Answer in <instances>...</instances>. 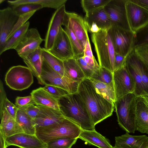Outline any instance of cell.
Instances as JSON below:
<instances>
[{
    "mask_svg": "<svg viewBox=\"0 0 148 148\" xmlns=\"http://www.w3.org/2000/svg\"><path fill=\"white\" fill-rule=\"evenodd\" d=\"M77 92L95 126L112 115L114 104L108 101L96 92L89 78H85L79 83Z\"/></svg>",
    "mask_w": 148,
    "mask_h": 148,
    "instance_id": "cell-1",
    "label": "cell"
},
{
    "mask_svg": "<svg viewBox=\"0 0 148 148\" xmlns=\"http://www.w3.org/2000/svg\"><path fill=\"white\" fill-rule=\"evenodd\" d=\"M58 101L60 110L65 118L76 123L83 130L95 129V126L77 92L68 93Z\"/></svg>",
    "mask_w": 148,
    "mask_h": 148,
    "instance_id": "cell-2",
    "label": "cell"
},
{
    "mask_svg": "<svg viewBox=\"0 0 148 148\" xmlns=\"http://www.w3.org/2000/svg\"><path fill=\"white\" fill-rule=\"evenodd\" d=\"M136 98L134 93H129L116 99L114 103L118 123L129 133L136 131Z\"/></svg>",
    "mask_w": 148,
    "mask_h": 148,
    "instance_id": "cell-3",
    "label": "cell"
},
{
    "mask_svg": "<svg viewBox=\"0 0 148 148\" xmlns=\"http://www.w3.org/2000/svg\"><path fill=\"white\" fill-rule=\"evenodd\" d=\"M91 38L100 67L113 73L116 53L108 29H101L97 33L91 34Z\"/></svg>",
    "mask_w": 148,
    "mask_h": 148,
    "instance_id": "cell-4",
    "label": "cell"
},
{
    "mask_svg": "<svg viewBox=\"0 0 148 148\" xmlns=\"http://www.w3.org/2000/svg\"><path fill=\"white\" fill-rule=\"evenodd\" d=\"M82 130L76 123L65 118L60 123L36 128L35 134L40 140L47 143L60 137H67L78 139Z\"/></svg>",
    "mask_w": 148,
    "mask_h": 148,
    "instance_id": "cell-5",
    "label": "cell"
},
{
    "mask_svg": "<svg viewBox=\"0 0 148 148\" xmlns=\"http://www.w3.org/2000/svg\"><path fill=\"white\" fill-rule=\"evenodd\" d=\"M124 65L134 81L136 97L148 96V71L134 50L127 57Z\"/></svg>",
    "mask_w": 148,
    "mask_h": 148,
    "instance_id": "cell-6",
    "label": "cell"
},
{
    "mask_svg": "<svg viewBox=\"0 0 148 148\" xmlns=\"http://www.w3.org/2000/svg\"><path fill=\"white\" fill-rule=\"evenodd\" d=\"M37 80L40 84L58 87L66 90L69 93L77 92L79 84L69 78L62 77L43 60L41 73Z\"/></svg>",
    "mask_w": 148,
    "mask_h": 148,
    "instance_id": "cell-7",
    "label": "cell"
},
{
    "mask_svg": "<svg viewBox=\"0 0 148 148\" xmlns=\"http://www.w3.org/2000/svg\"><path fill=\"white\" fill-rule=\"evenodd\" d=\"M5 81L11 89L21 91L28 88L33 83V74L27 67L20 65L14 66L7 72Z\"/></svg>",
    "mask_w": 148,
    "mask_h": 148,
    "instance_id": "cell-8",
    "label": "cell"
},
{
    "mask_svg": "<svg viewBox=\"0 0 148 148\" xmlns=\"http://www.w3.org/2000/svg\"><path fill=\"white\" fill-rule=\"evenodd\" d=\"M108 32L115 53L127 57L134 49L135 33L114 26H111Z\"/></svg>",
    "mask_w": 148,
    "mask_h": 148,
    "instance_id": "cell-9",
    "label": "cell"
},
{
    "mask_svg": "<svg viewBox=\"0 0 148 148\" xmlns=\"http://www.w3.org/2000/svg\"><path fill=\"white\" fill-rule=\"evenodd\" d=\"M127 0H110L104 8L110 20L112 26L131 31L127 16Z\"/></svg>",
    "mask_w": 148,
    "mask_h": 148,
    "instance_id": "cell-10",
    "label": "cell"
},
{
    "mask_svg": "<svg viewBox=\"0 0 148 148\" xmlns=\"http://www.w3.org/2000/svg\"><path fill=\"white\" fill-rule=\"evenodd\" d=\"M113 83L116 100L134 92V81L124 64L113 72Z\"/></svg>",
    "mask_w": 148,
    "mask_h": 148,
    "instance_id": "cell-11",
    "label": "cell"
},
{
    "mask_svg": "<svg viewBox=\"0 0 148 148\" xmlns=\"http://www.w3.org/2000/svg\"><path fill=\"white\" fill-rule=\"evenodd\" d=\"M126 9L130 28L134 33L148 23V11L143 7L127 0Z\"/></svg>",
    "mask_w": 148,
    "mask_h": 148,
    "instance_id": "cell-12",
    "label": "cell"
},
{
    "mask_svg": "<svg viewBox=\"0 0 148 148\" xmlns=\"http://www.w3.org/2000/svg\"><path fill=\"white\" fill-rule=\"evenodd\" d=\"M65 4L56 10L52 15L44 39V47L49 50L52 47L62 25L64 26L66 16Z\"/></svg>",
    "mask_w": 148,
    "mask_h": 148,
    "instance_id": "cell-13",
    "label": "cell"
},
{
    "mask_svg": "<svg viewBox=\"0 0 148 148\" xmlns=\"http://www.w3.org/2000/svg\"><path fill=\"white\" fill-rule=\"evenodd\" d=\"M19 17L12 7H8L0 10V53L3 49Z\"/></svg>",
    "mask_w": 148,
    "mask_h": 148,
    "instance_id": "cell-14",
    "label": "cell"
},
{
    "mask_svg": "<svg viewBox=\"0 0 148 148\" xmlns=\"http://www.w3.org/2000/svg\"><path fill=\"white\" fill-rule=\"evenodd\" d=\"M48 51L53 55L63 61L74 58L69 38L62 27L60 30L52 47Z\"/></svg>",
    "mask_w": 148,
    "mask_h": 148,
    "instance_id": "cell-15",
    "label": "cell"
},
{
    "mask_svg": "<svg viewBox=\"0 0 148 148\" xmlns=\"http://www.w3.org/2000/svg\"><path fill=\"white\" fill-rule=\"evenodd\" d=\"M44 40L38 30L35 28L29 29L23 38L15 49L23 59L40 47Z\"/></svg>",
    "mask_w": 148,
    "mask_h": 148,
    "instance_id": "cell-16",
    "label": "cell"
},
{
    "mask_svg": "<svg viewBox=\"0 0 148 148\" xmlns=\"http://www.w3.org/2000/svg\"><path fill=\"white\" fill-rule=\"evenodd\" d=\"M5 145L6 148L14 145L20 148H46L47 143L40 140L36 134L23 132L7 138L5 140Z\"/></svg>",
    "mask_w": 148,
    "mask_h": 148,
    "instance_id": "cell-17",
    "label": "cell"
},
{
    "mask_svg": "<svg viewBox=\"0 0 148 148\" xmlns=\"http://www.w3.org/2000/svg\"><path fill=\"white\" fill-rule=\"evenodd\" d=\"M37 106L40 110L36 118L33 120L36 128L60 123L65 118L60 110L45 106Z\"/></svg>",
    "mask_w": 148,
    "mask_h": 148,
    "instance_id": "cell-18",
    "label": "cell"
},
{
    "mask_svg": "<svg viewBox=\"0 0 148 148\" xmlns=\"http://www.w3.org/2000/svg\"><path fill=\"white\" fill-rule=\"evenodd\" d=\"M67 23L84 49L88 37V30L84 18L75 13L66 12Z\"/></svg>",
    "mask_w": 148,
    "mask_h": 148,
    "instance_id": "cell-19",
    "label": "cell"
},
{
    "mask_svg": "<svg viewBox=\"0 0 148 148\" xmlns=\"http://www.w3.org/2000/svg\"><path fill=\"white\" fill-rule=\"evenodd\" d=\"M114 148H148V136L132 135L126 133L115 138Z\"/></svg>",
    "mask_w": 148,
    "mask_h": 148,
    "instance_id": "cell-20",
    "label": "cell"
},
{
    "mask_svg": "<svg viewBox=\"0 0 148 148\" xmlns=\"http://www.w3.org/2000/svg\"><path fill=\"white\" fill-rule=\"evenodd\" d=\"M136 130L148 134V103L142 97L136 100Z\"/></svg>",
    "mask_w": 148,
    "mask_h": 148,
    "instance_id": "cell-21",
    "label": "cell"
},
{
    "mask_svg": "<svg viewBox=\"0 0 148 148\" xmlns=\"http://www.w3.org/2000/svg\"><path fill=\"white\" fill-rule=\"evenodd\" d=\"M0 132L2 133L6 139L15 134L24 132L22 127L5 108L0 116Z\"/></svg>",
    "mask_w": 148,
    "mask_h": 148,
    "instance_id": "cell-22",
    "label": "cell"
},
{
    "mask_svg": "<svg viewBox=\"0 0 148 148\" xmlns=\"http://www.w3.org/2000/svg\"><path fill=\"white\" fill-rule=\"evenodd\" d=\"M78 138L85 141L89 145H93L98 148H114L108 139L95 129L82 130Z\"/></svg>",
    "mask_w": 148,
    "mask_h": 148,
    "instance_id": "cell-23",
    "label": "cell"
},
{
    "mask_svg": "<svg viewBox=\"0 0 148 148\" xmlns=\"http://www.w3.org/2000/svg\"><path fill=\"white\" fill-rule=\"evenodd\" d=\"M84 19L87 27L92 23H95L101 29H108L112 26L104 8L86 14Z\"/></svg>",
    "mask_w": 148,
    "mask_h": 148,
    "instance_id": "cell-24",
    "label": "cell"
},
{
    "mask_svg": "<svg viewBox=\"0 0 148 148\" xmlns=\"http://www.w3.org/2000/svg\"><path fill=\"white\" fill-rule=\"evenodd\" d=\"M31 95L36 105L60 110L58 100L52 97L43 87H41L32 90Z\"/></svg>",
    "mask_w": 148,
    "mask_h": 148,
    "instance_id": "cell-25",
    "label": "cell"
},
{
    "mask_svg": "<svg viewBox=\"0 0 148 148\" xmlns=\"http://www.w3.org/2000/svg\"><path fill=\"white\" fill-rule=\"evenodd\" d=\"M42 49L39 47L23 59L27 67L37 79L39 78L42 71L43 62Z\"/></svg>",
    "mask_w": 148,
    "mask_h": 148,
    "instance_id": "cell-26",
    "label": "cell"
},
{
    "mask_svg": "<svg viewBox=\"0 0 148 148\" xmlns=\"http://www.w3.org/2000/svg\"><path fill=\"white\" fill-rule=\"evenodd\" d=\"M63 61L65 71L70 79L79 83L86 78L75 58H70Z\"/></svg>",
    "mask_w": 148,
    "mask_h": 148,
    "instance_id": "cell-27",
    "label": "cell"
},
{
    "mask_svg": "<svg viewBox=\"0 0 148 148\" xmlns=\"http://www.w3.org/2000/svg\"><path fill=\"white\" fill-rule=\"evenodd\" d=\"M89 79L96 92L108 101L114 104L116 99L113 82L107 84L92 78Z\"/></svg>",
    "mask_w": 148,
    "mask_h": 148,
    "instance_id": "cell-28",
    "label": "cell"
},
{
    "mask_svg": "<svg viewBox=\"0 0 148 148\" xmlns=\"http://www.w3.org/2000/svg\"><path fill=\"white\" fill-rule=\"evenodd\" d=\"M67 0H18L7 1L8 3L12 7L25 4H35L42 5L43 8L56 9L65 4Z\"/></svg>",
    "mask_w": 148,
    "mask_h": 148,
    "instance_id": "cell-29",
    "label": "cell"
},
{
    "mask_svg": "<svg viewBox=\"0 0 148 148\" xmlns=\"http://www.w3.org/2000/svg\"><path fill=\"white\" fill-rule=\"evenodd\" d=\"M42 56L43 60L55 71L62 77L70 79L65 71L63 60L53 55L44 48L42 49Z\"/></svg>",
    "mask_w": 148,
    "mask_h": 148,
    "instance_id": "cell-30",
    "label": "cell"
},
{
    "mask_svg": "<svg viewBox=\"0 0 148 148\" xmlns=\"http://www.w3.org/2000/svg\"><path fill=\"white\" fill-rule=\"evenodd\" d=\"M29 21H27L11 35L7 40L3 49L0 53V55L7 50L15 49L29 29Z\"/></svg>",
    "mask_w": 148,
    "mask_h": 148,
    "instance_id": "cell-31",
    "label": "cell"
},
{
    "mask_svg": "<svg viewBox=\"0 0 148 148\" xmlns=\"http://www.w3.org/2000/svg\"><path fill=\"white\" fill-rule=\"evenodd\" d=\"M15 120L27 134L35 135L36 128L32 119L21 108H18Z\"/></svg>",
    "mask_w": 148,
    "mask_h": 148,
    "instance_id": "cell-32",
    "label": "cell"
},
{
    "mask_svg": "<svg viewBox=\"0 0 148 148\" xmlns=\"http://www.w3.org/2000/svg\"><path fill=\"white\" fill-rule=\"evenodd\" d=\"M67 17L66 18L64 25V29L69 38L74 54V58L83 57L84 56V49L73 32L67 24Z\"/></svg>",
    "mask_w": 148,
    "mask_h": 148,
    "instance_id": "cell-33",
    "label": "cell"
},
{
    "mask_svg": "<svg viewBox=\"0 0 148 148\" xmlns=\"http://www.w3.org/2000/svg\"><path fill=\"white\" fill-rule=\"evenodd\" d=\"M77 139L67 137L56 138L48 142L46 148H71Z\"/></svg>",
    "mask_w": 148,
    "mask_h": 148,
    "instance_id": "cell-34",
    "label": "cell"
},
{
    "mask_svg": "<svg viewBox=\"0 0 148 148\" xmlns=\"http://www.w3.org/2000/svg\"><path fill=\"white\" fill-rule=\"evenodd\" d=\"M110 0H82L81 4L86 14L104 8Z\"/></svg>",
    "mask_w": 148,
    "mask_h": 148,
    "instance_id": "cell-35",
    "label": "cell"
},
{
    "mask_svg": "<svg viewBox=\"0 0 148 148\" xmlns=\"http://www.w3.org/2000/svg\"><path fill=\"white\" fill-rule=\"evenodd\" d=\"M90 78L103 83L110 84L113 82V73L105 68L100 67L94 71Z\"/></svg>",
    "mask_w": 148,
    "mask_h": 148,
    "instance_id": "cell-36",
    "label": "cell"
},
{
    "mask_svg": "<svg viewBox=\"0 0 148 148\" xmlns=\"http://www.w3.org/2000/svg\"><path fill=\"white\" fill-rule=\"evenodd\" d=\"M12 8L19 16L31 12L36 11L43 8L42 5L35 4H23Z\"/></svg>",
    "mask_w": 148,
    "mask_h": 148,
    "instance_id": "cell-37",
    "label": "cell"
},
{
    "mask_svg": "<svg viewBox=\"0 0 148 148\" xmlns=\"http://www.w3.org/2000/svg\"><path fill=\"white\" fill-rule=\"evenodd\" d=\"M148 43V23L135 33L134 49Z\"/></svg>",
    "mask_w": 148,
    "mask_h": 148,
    "instance_id": "cell-38",
    "label": "cell"
},
{
    "mask_svg": "<svg viewBox=\"0 0 148 148\" xmlns=\"http://www.w3.org/2000/svg\"><path fill=\"white\" fill-rule=\"evenodd\" d=\"M134 50L148 71V43L136 47Z\"/></svg>",
    "mask_w": 148,
    "mask_h": 148,
    "instance_id": "cell-39",
    "label": "cell"
},
{
    "mask_svg": "<svg viewBox=\"0 0 148 148\" xmlns=\"http://www.w3.org/2000/svg\"><path fill=\"white\" fill-rule=\"evenodd\" d=\"M43 88L52 97L57 100L61 97L69 93L66 90L56 86L46 85Z\"/></svg>",
    "mask_w": 148,
    "mask_h": 148,
    "instance_id": "cell-40",
    "label": "cell"
},
{
    "mask_svg": "<svg viewBox=\"0 0 148 148\" xmlns=\"http://www.w3.org/2000/svg\"><path fill=\"white\" fill-rule=\"evenodd\" d=\"M82 69L86 78H90L93 75L94 71L87 64L82 57L74 58Z\"/></svg>",
    "mask_w": 148,
    "mask_h": 148,
    "instance_id": "cell-41",
    "label": "cell"
},
{
    "mask_svg": "<svg viewBox=\"0 0 148 148\" xmlns=\"http://www.w3.org/2000/svg\"><path fill=\"white\" fill-rule=\"evenodd\" d=\"M36 12V11H33L31 12L19 16L13 29L9 35L7 40L16 31L25 24V23L27 22L26 21L28 20Z\"/></svg>",
    "mask_w": 148,
    "mask_h": 148,
    "instance_id": "cell-42",
    "label": "cell"
},
{
    "mask_svg": "<svg viewBox=\"0 0 148 148\" xmlns=\"http://www.w3.org/2000/svg\"><path fill=\"white\" fill-rule=\"evenodd\" d=\"M15 104L18 108H20L30 104L36 105V104L31 95L25 97H17L16 99Z\"/></svg>",
    "mask_w": 148,
    "mask_h": 148,
    "instance_id": "cell-43",
    "label": "cell"
},
{
    "mask_svg": "<svg viewBox=\"0 0 148 148\" xmlns=\"http://www.w3.org/2000/svg\"><path fill=\"white\" fill-rule=\"evenodd\" d=\"M18 108L22 109L32 119H34L37 117L39 111V108L37 105L30 104Z\"/></svg>",
    "mask_w": 148,
    "mask_h": 148,
    "instance_id": "cell-44",
    "label": "cell"
},
{
    "mask_svg": "<svg viewBox=\"0 0 148 148\" xmlns=\"http://www.w3.org/2000/svg\"><path fill=\"white\" fill-rule=\"evenodd\" d=\"M4 107L10 115L15 119L18 108L16 105L11 102L7 98L5 99Z\"/></svg>",
    "mask_w": 148,
    "mask_h": 148,
    "instance_id": "cell-45",
    "label": "cell"
},
{
    "mask_svg": "<svg viewBox=\"0 0 148 148\" xmlns=\"http://www.w3.org/2000/svg\"><path fill=\"white\" fill-rule=\"evenodd\" d=\"M126 58L116 53L114 60V71L120 69L124 65Z\"/></svg>",
    "mask_w": 148,
    "mask_h": 148,
    "instance_id": "cell-46",
    "label": "cell"
},
{
    "mask_svg": "<svg viewBox=\"0 0 148 148\" xmlns=\"http://www.w3.org/2000/svg\"><path fill=\"white\" fill-rule=\"evenodd\" d=\"M82 58L85 62L94 71L98 69L100 66L95 58H92L87 56H84Z\"/></svg>",
    "mask_w": 148,
    "mask_h": 148,
    "instance_id": "cell-47",
    "label": "cell"
},
{
    "mask_svg": "<svg viewBox=\"0 0 148 148\" xmlns=\"http://www.w3.org/2000/svg\"><path fill=\"white\" fill-rule=\"evenodd\" d=\"M0 115L1 116L2 114L3 110L5 108V103L6 99L7 98L3 83L1 80H0Z\"/></svg>",
    "mask_w": 148,
    "mask_h": 148,
    "instance_id": "cell-48",
    "label": "cell"
},
{
    "mask_svg": "<svg viewBox=\"0 0 148 148\" xmlns=\"http://www.w3.org/2000/svg\"><path fill=\"white\" fill-rule=\"evenodd\" d=\"M84 55L92 58H95L92 53L88 36L87 38L86 45L84 49Z\"/></svg>",
    "mask_w": 148,
    "mask_h": 148,
    "instance_id": "cell-49",
    "label": "cell"
},
{
    "mask_svg": "<svg viewBox=\"0 0 148 148\" xmlns=\"http://www.w3.org/2000/svg\"><path fill=\"white\" fill-rule=\"evenodd\" d=\"M88 31L92 33H95L98 32L101 29L95 23H92L87 26Z\"/></svg>",
    "mask_w": 148,
    "mask_h": 148,
    "instance_id": "cell-50",
    "label": "cell"
},
{
    "mask_svg": "<svg viewBox=\"0 0 148 148\" xmlns=\"http://www.w3.org/2000/svg\"><path fill=\"white\" fill-rule=\"evenodd\" d=\"M132 2L145 9L148 11V0H131Z\"/></svg>",
    "mask_w": 148,
    "mask_h": 148,
    "instance_id": "cell-51",
    "label": "cell"
},
{
    "mask_svg": "<svg viewBox=\"0 0 148 148\" xmlns=\"http://www.w3.org/2000/svg\"><path fill=\"white\" fill-rule=\"evenodd\" d=\"M0 148H6L5 145V140L3 134L0 132Z\"/></svg>",
    "mask_w": 148,
    "mask_h": 148,
    "instance_id": "cell-52",
    "label": "cell"
},
{
    "mask_svg": "<svg viewBox=\"0 0 148 148\" xmlns=\"http://www.w3.org/2000/svg\"><path fill=\"white\" fill-rule=\"evenodd\" d=\"M148 103V96L142 97Z\"/></svg>",
    "mask_w": 148,
    "mask_h": 148,
    "instance_id": "cell-53",
    "label": "cell"
},
{
    "mask_svg": "<svg viewBox=\"0 0 148 148\" xmlns=\"http://www.w3.org/2000/svg\"><path fill=\"white\" fill-rule=\"evenodd\" d=\"M4 1V0H0V3H1L3 2V1Z\"/></svg>",
    "mask_w": 148,
    "mask_h": 148,
    "instance_id": "cell-54",
    "label": "cell"
}]
</instances>
